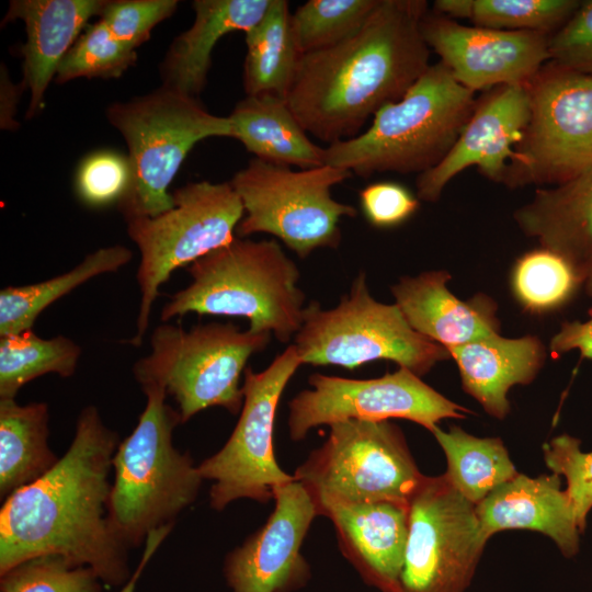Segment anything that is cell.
I'll return each instance as SVG.
<instances>
[{
  "label": "cell",
  "instance_id": "obj_3",
  "mask_svg": "<svg viewBox=\"0 0 592 592\" xmlns=\"http://www.w3.org/2000/svg\"><path fill=\"white\" fill-rule=\"evenodd\" d=\"M192 281L160 312L168 322L186 314L244 317L252 332L287 343L299 331L305 294L297 265L275 240L235 237L189 266Z\"/></svg>",
  "mask_w": 592,
  "mask_h": 592
},
{
  "label": "cell",
  "instance_id": "obj_40",
  "mask_svg": "<svg viewBox=\"0 0 592 592\" xmlns=\"http://www.w3.org/2000/svg\"><path fill=\"white\" fill-rule=\"evenodd\" d=\"M549 60L592 76V0L581 1L572 16L548 38Z\"/></svg>",
  "mask_w": 592,
  "mask_h": 592
},
{
  "label": "cell",
  "instance_id": "obj_32",
  "mask_svg": "<svg viewBox=\"0 0 592 592\" xmlns=\"http://www.w3.org/2000/svg\"><path fill=\"white\" fill-rule=\"evenodd\" d=\"M578 0H437L433 11L479 27L551 35L577 11Z\"/></svg>",
  "mask_w": 592,
  "mask_h": 592
},
{
  "label": "cell",
  "instance_id": "obj_20",
  "mask_svg": "<svg viewBox=\"0 0 592 592\" xmlns=\"http://www.w3.org/2000/svg\"><path fill=\"white\" fill-rule=\"evenodd\" d=\"M451 275L443 270L405 276L391 286L395 304L410 327L449 351L477 339L497 334V304L485 294L468 300L447 287Z\"/></svg>",
  "mask_w": 592,
  "mask_h": 592
},
{
  "label": "cell",
  "instance_id": "obj_23",
  "mask_svg": "<svg viewBox=\"0 0 592 592\" xmlns=\"http://www.w3.org/2000/svg\"><path fill=\"white\" fill-rule=\"evenodd\" d=\"M272 0H195L194 22L171 43L161 65L162 86L197 98L207 82L212 53L226 34L247 32Z\"/></svg>",
  "mask_w": 592,
  "mask_h": 592
},
{
  "label": "cell",
  "instance_id": "obj_16",
  "mask_svg": "<svg viewBox=\"0 0 592 592\" xmlns=\"http://www.w3.org/2000/svg\"><path fill=\"white\" fill-rule=\"evenodd\" d=\"M429 48L457 82L473 91L527 84L549 61V35L469 26L434 11L422 20Z\"/></svg>",
  "mask_w": 592,
  "mask_h": 592
},
{
  "label": "cell",
  "instance_id": "obj_22",
  "mask_svg": "<svg viewBox=\"0 0 592 592\" xmlns=\"http://www.w3.org/2000/svg\"><path fill=\"white\" fill-rule=\"evenodd\" d=\"M104 0H14L3 22L23 21V84L30 90L26 117L43 107L46 89L58 66L87 25L99 15Z\"/></svg>",
  "mask_w": 592,
  "mask_h": 592
},
{
  "label": "cell",
  "instance_id": "obj_10",
  "mask_svg": "<svg viewBox=\"0 0 592 592\" xmlns=\"http://www.w3.org/2000/svg\"><path fill=\"white\" fill-rule=\"evenodd\" d=\"M352 174L329 164L293 170L253 158L229 181L244 209L236 232L273 235L301 259L319 248L337 249L341 218L357 210L334 200L331 190Z\"/></svg>",
  "mask_w": 592,
  "mask_h": 592
},
{
  "label": "cell",
  "instance_id": "obj_13",
  "mask_svg": "<svg viewBox=\"0 0 592 592\" xmlns=\"http://www.w3.org/2000/svg\"><path fill=\"white\" fill-rule=\"evenodd\" d=\"M301 364L292 344L264 371L244 369L240 418L225 445L198 465L203 479L213 481V509L224 510L238 499L265 503L276 487L294 480L275 459L273 429L283 390Z\"/></svg>",
  "mask_w": 592,
  "mask_h": 592
},
{
  "label": "cell",
  "instance_id": "obj_34",
  "mask_svg": "<svg viewBox=\"0 0 592 592\" xmlns=\"http://www.w3.org/2000/svg\"><path fill=\"white\" fill-rule=\"evenodd\" d=\"M379 0H309L292 13L301 55L334 46L355 34Z\"/></svg>",
  "mask_w": 592,
  "mask_h": 592
},
{
  "label": "cell",
  "instance_id": "obj_5",
  "mask_svg": "<svg viewBox=\"0 0 592 592\" xmlns=\"http://www.w3.org/2000/svg\"><path fill=\"white\" fill-rule=\"evenodd\" d=\"M140 387L146 406L114 453L109 498L111 525L128 548L145 544L152 531L174 524L195 501L204 480L191 455L173 444V431L182 422L178 410L166 402V389L152 383Z\"/></svg>",
  "mask_w": 592,
  "mask_h": 592
},
{
  "label": "cell",
  "instance_id": "obj_17",
  "mask_svg": "<svg viewBox=\"0 0 592 592\" xmlns=\"http://www.w3.org/2000/svg\"><path fill=\"white\" fill-rule=\"evenodd\" d=\"M273 500L274 510L263 526L225 558L231 592H293L310 578L300 548L318 515L316 504L295 478L276 487Z\"/></svg>",
  "mask_w": 592,
  "mask_h": 592
},
{
  "label": "cell",
  "instance_id": "obj_14",
  "mask_svg": "<svg viewBox=\"0 0 592 592\" xmlns=\"http://www.w3.org/2000/svg\"><path fill=\"white\" fill-rule=\"evenodd\" d=\"M489 538L444 475L425 477L409 502V531L398 592H465Z\"/></svg>",
  "mask_w": 592,
  "mask_h": 592
},
{
  "label": "cell",
  "instance_id": "obj_24",
  "mask_svg": "<svg viewBox=\"0 0 592 592\" xmlns=\"http://www.w3.org/2000/svg\"><path fill=\"white\" fill-rule=\"evenodd\" d=\"M448 352L457 364L464 390L497 419L505 418L510 411L508 392L511 387L530 384L546 356L537 337L509 339L499 333Z\"/></svg>",
  "mask_w": 592,
  "mask_h": 592
},
{
  "label": "cell",
  "instance_id": "obj_8",
  "mask_svg": "<svg viewBox=\"0 0 592 592\" xmlns=\"http://www.w3.org/2000/svg\"><path fill=\"white\" fill-rule=\"evenodd\" d=\"M294 345L303 364L354 369L387 360L418 376L451 357L445 348L414 331L396 304L373 298L364 272L334 308L323 309L317 301L305 307Z\"/></svg>",
  "mask_w": 592,
  "mask_h": 592
},
{
  "label": "cell",
  "instance_id": "obj_1",
  "mask_svg": "<svg viewBox=\"0 0 592 592\" xmlns=\"http://www.w3.org/2000/svg\"><path fill=\"white\" fill-rule=\"evenodd\" d=\"M118 444L96 407L81 410L71 444L55 466L3 500L0 574L27 559L57 555L92 569L105 585L129 580V548L109 519V475Z\"/></svg>",
  "mask_w": 592,
  "mask_h": 592
},
{
  "label": "cell",
  "instance_id": "obj_12",
  "mask_svg": "<svg viewBox=\"0 0 592 592\" xmlns=\"http://www.w3.org/2000/svg\"><path fill=\"white\" fill-rule=\"evenodd\" d=\"M527 87L530 118L503 184L557 185L592 169V76L549 61Z\"/></svg>",
  "mask_w": 592,
  "mask_h": 592
},
{
  "label": "cell",
  "instance_id": "obj_11",
  "mask_svg": "<svg viewBox=\"0 0 592 592\" xmlns=\"http://www.w3.org/2000/svg\"><path fill=\"white\" fill-rule=\"evenodd\" d=\"M172 197L173 207L160 215L126 219L127 235L140 253V305L135 334L126 341L136 348L148 330L159 287L177 269L230 242L244 215L230 182H191L174 190Z\"/></svg>",
  "mask_w": 592,
  "mask_h": 592
},
{
  "label": "cell",
  "instance_id": "obj_25",
  "mask_svg": "<svg viewBox=\"0 0 592 592\" xmlns=\"http://www.w3.org/2000/svg\"><path fill=\"white\" fill-rule=\"evenodd\" d=\"M513 217L526 236L567 259L583 277L592 258V169L550 189L536 190Z\"/></svg>",
  "mask_w": 592,
  "mask_h": 592
},
{
  "label": "cell",
  "instance_id": "obj_15",
  "mask_svg": "<svg viewBox=\"0 0 592 592\" xmlns=\"http://www.w3.org/2000/svg\"><path fill=\"white\" fill-rule=\"evenodd\" d=\"M311 389L289 401L288 429L300 441L319 425L345 420L405 419L432 432L443 419H463L470 410L453 402L405 367L378 378L352 379L310 375Z\"/></svg>",
  "mask_w": 592,
  "mask_h": 592
},
{
  "label": "cell",
  "instance_id": "obj_27",
  "mask_svg": "<svg viewBox=\"0 0 592 592\" xmlns=\"http://www.w3.org/2000/svg\"><path fill=\"white\" fill-rule=\"evenodd\" d=\"M46 402L19 405L0 399V498L33 483L58 462L48 445Z\"/></svg>",
  "mask_w": 592,
  "mask_h": 592
},
{
  "label": "cell",
  "instance_id": "obj_33",
  "mask_svg": "<svg viewBox=\"0 0 592 592\" xmlns=\"http://www.w3.org/2000/svg\"><path fill=\"white\" fill-rule=\"evenodd\" d=\"M510 282L524 310L545 314L567 304L583 285V277L567 259L540 247L516 260Z\"/></svg>",
  "mask_w": 592,
  "mask_h": 592
},
{
  "label": "cell",
  "instance_id": "obj_21",
  "mask_svg": "<svg viewBox=\"0 0 592 592\" xmlns=\"http://www.w3.org/2000/svg\"><path fill=\"white\" fill-rule=\"evenodd\" d=\"M476 513L487 538L503 530H531L551 538L567 558L579 551L582 532L557 474H517L477 504Z\"/></svg>",
  "mask_w": 592,
  "mask_h": 592
},
{
  "label": "cell",
  "instance_id": "obj_44",
  "mask_svg": "<svg viewBox=\"0 0 592 592\" xmlns=\"http://www.w3.org/2000/svg\"><path fill=\"white\" fill-rule=\"evenodd\" d=\"M173 525L174 524L162 526L160 528L152 531L148 535L145 542V550L143 553L141 559L136 570L132 573L129 580L123 587H121L119 592H135L136 584L141 572L145 570L147 563L149 562L150 558L153 556L158 547L170 534V532L173 528Z\"/></svg>",
  "mask_w": 592,
  "mask_h": 592
},
{
  "label": "cell",
  "instance_id": "obj_9",
  "mask_svg": "<svg viewBox=\"0 0 592 592\" xmlns=\"http://www.w3.org/2000/svg\"><path fill=\"white\" fill-rule=\"evenodd\" d=\"M329 426L327 440L293 475L310 494L318 515L342 503L409 504L426 476L396 424L345 420Z\"/></svg>",
  "mask_w": 592,
  "mask_h": 592
},
{
  "label": "cell",
  "instance_id": "obj_28",
  "mask_svg": "<svg viewBox=\"0 0 592 592\" xmlns=\"http://www.w3.org/2000/svg\"><path fill=\"white\" fill-rule=\"evenodd\" d=\"M244 35L242 80L247 95L269 93L286 100L301 56L288 1L272 0L262 19Z\"/></svg>",
  "mask_w": 592,
  "mask_h": 592
},
{
  "label": "cell",
  "instance_id": "obj_42",
  "mask_svg": "<svg viewBox=\"0 0 592 592\" xmlns=\"http://www.w3.org/2000/svg\"><path fill=\"white\" fill-rule=\"evenodd\" d=\"M550 350L556 354L577 350L582 357L592 358V318L563 322L550 340Z\"/></svg>",
  "mask_w": 592,
  "mask_h": 592
},
{
  "label": "cell",
  "instance_id": "obj_29",
  "mask_svg": "<svg viewBox=\"0 0 592 592\" xmlns=\"http://www.w3.org/2000/svg\"><path fill=\"white\" fill-rule=\"evenodd\" d=\"M130 249L114 244L89 253L71 270L27 285L7 286L0 291V337L33 328L37 317L57 299L89 280L117 272L130 262Z\"/></svg>",
  "mask_w": 592,
  "mask_h": 592
},
{
  "label": "cell",
  "instance_id": "obj_6",
  "mask_svg": "<svg viewBox=\"0 0 592 592\" xmlns=\"http://www.w3.org/2000/svg\"><path fill=\"white\" fill-rule=\"evenodd\" d=\"M106 116L128 148L130 181L117 202L125 220L172 208L168 189L191 149L206 138L232 136L228 116L214 115L197 98L163 86L113 103Z\"/></svg>",
  "mask_w": 592,
  "mask_h": 592
},
{
  "label": "cell",
  "instance_id": "obj_37",
  "mask_svg": "<svg viewBox=\"0 0 592 592\" xmlns=\"http://www.w3.org/2000/svg\"><path fill=\"white\" fill-rule=\"evenodd\" d=\"M543 451L547 467L566 480V492L583 533L592 510V452H583L580 440L567 434L550 440Z\"/></svg>",
  "mask_w": 592,
  "mask_h": 592
},
{
  "label": "cell",
  "instance_id": "obj_41",
  "mask_svg": "<svg viewBox=\"0 0 592 592\" xmlns=\"http://www.w3.org/2000/svg\"><path fill=\"white\" fill-rule=\"evenodd\" d=\"M365 218L377 228H392L407 221L419 208L418 196L405 185L384 181L366 185L360 192Z\"/></svg>",
  "mask_w": 592,
  "mask_h": 592
},
{
  "label": "cell",
  "instance_id": "obj_38",
  "mask_svg": "<svg viewBox=\"0 0 592 592\" xmlns=\"http://www.w3.org/2000/svg\"><path fill=\"white\" fill-rule=\"evenodd\" d=\"M130 166L127 156L101 150L84 158L76 174V192L90 207L118 202L128 189Z\"/></svg>",
  "mask_w": 592,
  "mask_h": 592
},
{
  "label": "cell",
  "instance_id": "obj_35",
  "mask_svg": "<svg viewBox=\"0 0 592 592\" xmlns=\"http://www.w3.org/2000/svg\"><path fill=\"white\" fill-rule=\"evenodd\" d=\"M137 61L136 49L127 46L102 20L88 25L60 61L55 81L78 78H118Z\"/></svg>",
  "mask_w": 592,
  "mask_h": 592
},
{
  "label": "cell",
  "instance_id": "obj_26",
  "mask_svg": "<svg viewBox=\"0 0 592 592\" xmlns=\"http://www.w3.org/2000/svg\"><path fill=\"white\" fill-rule=\"evenodd\" d=\"M232 136L255 158L299 169L325 164L326 148L314 144L285 99L275 94L247 95L228 116Z\"/></svg>",
  "mask_w": 592,
  "mask_h": 592
},
{
  "label": "cell",
  "instance_id": "obj_45",
  "mask_svg": "<svg viewBox=\"0 0 592 592\" xmlns=\"http://www.w3.org/2000/svg\"><path fill=\"white\" fill-rule=\"evenodd\" d=\"M583 286L587 294L592 296V258L583 270Z\"/></svg>",
  "mask_w": 592,
  "mask_h": 592
},
{
  "label": "cell",
  "instance_id": "obj_39",
  "mask_svg": "<svg viewBox=\"0 0 592 592\" xmlns=\"http://www.w3.org/2000/svg\"><path fill=\"white\" fill-rule=\"evenodd\" d=\"M177 0L105 1L99 16L114 36L136 49L150 38L156 25L177 10Z\"/></svg>",
  "mask_w": 592,
  "mask_h": 592
},
{
  "label": "cell",
  "instance_id": "obj_30",
  "mask_svg": "<svg viewBox=\"0 0 592 592\" xmlns=\"http://www.w3.org/2000/svg\"><path fill=\"white\" fill-rule=\"evenodd\" d=\"M432 433L447 460L445 476L474 505L517 475L498 437H477L456 425L447 432L436 426Z\"/></svg>",
  "mask_w": 592,
  "mask_h": 592
},
{
  "label": "cell",
  "instance_id": "obj_31",
  "mask_svg": "<svg viewBox=\"0 0 592 592\" xmlns=\"http://www.w3.org/2000/svg\"><path fill=\"white\" fill-rule=\"evenodd\" d=\"M81 352L68 337L44 339L33 329L0 337V399L15 398L24 385L46 374L72 376Z\"/></svg>",
  "mask_w": 592,
  "mask_h": 592
},
{
  "label": "cell",
  "instance_id": "obj_36",
  "mask_svg": "<svg viewBox=\"0 0 592 592\" xmlns=\"http://www.w3.org/2000/svg\"><path fill=\"white\" fill-rule=\"evenodd\" d=\"M90 568L57 555L27 559L0 574L1 592H103Z\"/></svg>",
  "mask_w": 592,
  "mask_h": 592
},
{
  "label": "cell",
  "instance_id": "obj_7",
  "mask_svg": "<svg viewBox=\"0 0 592 592\" xmlns=\"http://www.w3.org/2000/svg\"><path fill=\"white\" fill-rule=\"evenodd\" d=\"M269 332L212 322L186 330L162 322L151 333L150 352L133 366L137 383L158 384L178 405L181 422L210 407L241 411L240 377L248 360L264 350Z\"/></svg>",
  "mask_w": 592,
  "mask_h": 592
},
{
  "label": "cell",
  "instance_id": "obj_43",
  "mask_svg": "<svg viewBox=\"0 0 592 592\" xmlns=\"http://www.w3.org/2000/svg\"><path fill=\"white\" fill-rule=\"evenodd\" d=\"M20 87L13 84L5 71V68L1 67V106H0V122L1 128L14 129L19 124L14 119L16 112V103L20 94Z\"/></svg>",
  "mask_w": 592,
  "mask_h": 592
},
{
  "label": "cell",
  "instance_id": "obj_18",
  "mask_svg": "<svg viewBox=\"0 0 592 592\" xmlns=\"http://www.w3.org/2000/svg\"><path fill=\"white\" fill-rule=\"evenodd\" d=\"M527 84L501 86L476 102L457 140L443 160L417 178V196L436 202L449 181L475 166L490 181L503 183L530 118Z\"/></svg>",
  "mask_w": 592,
  "mask_h": 592
},
{
  "label": "cell",
  "instance_id": "obj_19",
  "mask_svg": "<svg viewBox=\"0 0 592 592\" xmlns=\"http://www.w3.org/2000/svg\"><path fill=\"white\" fill-rule=\"evenodd\" d=\"M362 579L382 592H398L409 531V504L378 501L333 504L320 513Z\"/></svg>",
  "mask_w": 592,
  "mask_h": 592
},
{
  "label": "cell",
  "instance_id": "obj_2",
  "mask_svg": "<svg viewBox=\"0 0 592 592\" xmlns=\"http://www.w3.org/2000/svg\"><path fill=\"white\" fill-rule=\"evenodd\" d=\"M428 11L424 0H379L355 34L301 55L286 102L304 130L329 145L351 139L400 100L431 66Z\"/></svg>",
  "mask_w": 592,
  "mask_h": 592
},
{
  "label": "cell",
  "instance_id": "obj_4",
  "mask_svg": "<svg viewBox=\"0 0 592 592\" xmlns=\"http://www.w3.org/2000/svg\"><path fill=\"white\" fill-rule=\"evenodd\" d=\"M475 105L474 92L439 61L400 100L383 106L364 133L328 145L325 164L362 178L421 174L448 153Z\"/></svg>",
  "mask_w": 592,
  "mask_h": 592
}]
</instances>
